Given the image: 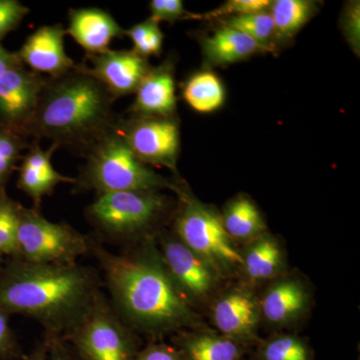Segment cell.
<instances>
[{"label":"cell","instance_id":"28","mask_svg":"<svg viewBox=\"0 0 360 360\" xmlns=\"http://www.w3.org/2000/svg\"><path fill=\"white\" fill-rule=\"evenodd\" d=\"M125 37H129L134 44V51L142 58L160 56L163 44V33L160 25L155 20H148L137 23L129 30H125Z\"/></svg>","mask_w":360,"mask_h":360},{"label":"cell","instance_id":"20","mask_svg":"<svg viewBox=\"0 0 360 360\" xmlns=\"http://www.w3.org/2000/svg\"><path fill=\"white\" fill-rule=\"evenodd\" d=\"M243 258L241 269L252 283H262L274 278L283 269V251L274 236L269 233L248 243Z\"/></svg>","mask_w":360,"mask_h":360},{"label":"cell","instance_id":"5","mask_svg":"<svg viewBox=\"0 0 360 360\" xmlns=\"http://www.w3.org/2000/svg\"><path fill=\"white\" fill-rule=\"evenodd\" d=\"M167 206L158 191H118L97 195L85 217L105 240L131 243L148 233Z\"/></svg>","mask_w":360,"mask_h":360},{"label":"cell","instance_id":"21","mask_svg":"<svg viewBox=\"0 0 360 360\" xmlns=\"http://www.w3.org/2000/svg\"><path fill=\"white\" fill-rule=\"evenodd\" d=\"M176 345L184 360H240L243 354L240 343L212 333L179 336Z\"/></svg>","mask_w":360,"mask_h":360},{"label":"cell","instance_id":"29","mask_svg":"<svg viewBox=\"0 0 360 360\" xmlns=\"http://www.w3.org/2000/svg\"><path fill=\"white\" fill-rule=\"evenodd\" d=\"M25 139L20 134L0 129V191H4L7 180L16 168V163L20 160L21 151L27 146Z\"/></svg>","mask_w":360,"mask_h":360},{"label":"cell","instance_id":"7","mask_svg":"<svg viewBox=\"0 0 360 360\" xmlns=\"http://www.w3.org/2000/svg\"><path fill=\"white\" fill-rule=\"evenodd\" d=\"M63 338L80 360H134L139 352L135 331L122 321L103 290Z\"/></svg>","mask_w":360,"mask_h":360},{"label":"cell","instance_id":"23","mask_svg":"<svg viewBox=\"0 0 360 360\" xmlns=\"http://www.w3.org/2000/svg\"><path fill=\"white\" fill-rule=\"evenodd\" d=\"M316 11V2L309 0H276L269 7L277 40H288L307 25Z\"/></svg>","mask_w":360,"mask_h":360},{"label":"cell","instance_id":"12","mask_svg":"<svg viewBox=\"0 0 360 360\" xmlns=\"http://www.w3.org/2000/svg\"><path fill=\"white\" fill-rule=\"evenodd\" d=\"M89 58L91 66L84 65L85 68L115 98L134 94L150 70L148 59L134 51L108 49Z\"/></svg>","mask_w":360,"mask_h":360},{"label":"cell","instance_id":"10","mask_svg":"<svg viewBox=\"0 0 360 360\" xmlns=\"http://www.w3.org/2000/svg\"><path fill=\"white\" fill-rule=\"evenodd\" d=\"M46 80L23 63L0 77V129L26 137Z\"/></svg>","mask_w":360,"mask_h":360},{"label":"cell","instance_id":"8","mask_svg":"<svg viewBox=\"0 0 360 360\" xmlns=\"http://www.w3.org/2000/svg\"><path fill=\"white\" fill-rule=\"evenodd\" d=\"M89 253V236L70 224L45 219L37 208L20 206L16 257L39 264H75Z\"/></svg>","mask_w":360,"mask_h":360},{"label":"cell","instance_id":"36","mask_svg":"<svg viewBox=\"0 0 360 360\" xmlns=\"http://www.w3.org/2000/svg\"><path fill=\"white\" fill-rule=\"evenodd\" d=\"M49 343V360H75L68 343L60 336L46 335Z\"/></svg>","mask_w":360,"mask_h":360},{"label":"cell","instance_id":"9","mask_svg":"<svg viewBox=\"0 0 360 360\" xmlns=\"http://www.w3.org/2000/svg\"><path fill=\"white\" fill-rule=\"evenodd\" d=\"M117 130L143 165L176 172L180 134L174 118L132 115L127 120L120 118Z\"/></svg>","mask_w":360,"mask_h":360},{"label":"cell","instance_id":"31","mask_svg":"<svg viewBox=\"0 0 360 360\" xmlns=\"http://www.w3.org/2000/svg\"><path fill=\"white\" fill-rule=\"evenodd\" d=\"M26 355L9 326V314L0 310V360H25Z\"/></svg>","mask_w":360,"mask_h":360},{"label":"cell","instance_id":"22","mask_svg":"<svg viewBox=\"0 0 360 360\" xmlns=\"http://www.w3.org/2000/svg\"><path fill=\"white\" fill-rule=\"evenodd\" d=\"M221 220L232 240L250 243L266 233V224L262 213L245 195L233 198L225 206Z\"/></svg>","mask_w":360,"mask_h":360},{"label":"cell","instance_id":"26","mask_svg":"<svg viewBox=\"0 0 360 360\" xmlns=\"http://www.w3.org/2000/svg\"><path fill=\"white\" fill-rule=\"evenodd\" d=\"M20 203L0 191V259L16 257V238L20 224Z\"/></svg>","mask_w":360,"mask_h":360},{"label":"cell","instance_id":"16","mask_svg":"<svg viewBox=\"0 0 360 360\" xmlns=\"http://www.w3.org/2000/svg\"><path fill=\"white\" fill-rule=\"evenodd\" d=\"M58 146L42 149L37 142L33 143L22 158L18 187L32 200L33 208L39 210L45 196L51 195L60 184H75V179L65 176L54 169L51 158Z\"/></svg>","mask_w":360,"mask_h":360},{"label":"cell","instance_id":"24","mask_svg":"<svg viewBox=\"0 0 360 360\" xmlns=\"http://www.w3.org/2000/svg\"><path fill=\"white\" fill-rule=\"evenodd\" d=\"M224 89L217 75L210 71L196 73L184 89V97L188 105L201 113L212 112L224 103Z\"/></svg>","mask_w":360,"mask_h":360},{"label":"cell","instance_id":"4","mask_svg":"<svg viewBox=\"0 0 360 360\" xmlns=\"http://www.w3.org/2000/svg\"><path fill=\"white\" fill-rule=\"evenodd\" d=\"M84 158L85 165L73 184L77 191H96L101 195L172 188V182L155 174L134 155L117 127L97 142Z\"/></svg>","mask_w":360,"mask_h":360},{"label":"cell","instance_id":"35","mask_svg":"<svg viewBox=\"0 0 360 360\" xmlns=\"http://www.w3.org/2000/svg\"><path fill=\"white\" fill-rule=\"evenodd\" d=\"M134 360H184L177 348L163 345L153 343L137 354Z\"/></svg>","mask_w":360,"mask_h":360},{"label":"cell","instance_id":"17","mask_svg":"<svg viewBox=\"0 0 360 360\" xmlns=\"http://www.w3.org/2000/svg\"><path fill=\"white\" fill-rule=\"evenodd\" d=\"M130 111L134 115L172 117L176 110L174 66L169 61L150 68L141 80Z\"/></svg>","mask_w":360,"mask_h":360},{"label":"cell","instance_id":"1","mask_svg":"<svg viewBox=\"0 0 360 360\" xmlns=\"http://www.w3.org/2000/svg\"><path fill=\"white\" fill-rule=\"evenodd\" d=\"M139 250L115 253L89 236V253L98 262L110 302L136 331L160 336L195 323L196 315L180 293L153 239Z\"/></svg>","mask_w":360,"mask_h":360},{"label":"cell","instance_id":"11","mask_svg":"<svg viewBox=\"0 0 360 360\" xmlns=\"http://www.w3.org/2000/svg\"><path fill=\"white\" fill-rule=\"evenodd\" d=\"M160 251L172 281L187 300H201L214 288L217 272L176 236H161Z\"/></svg>","mask_w":360,"mask_h":360},{"label":"cell","instance_id":"14","mask_svg":"<svg viewBox=\"0 0 360 360\" xmlns=\"http://www.w3.org/2000/svg\"><path fill=\"white\" fill-rule=\"evenodd\" d=\"M259 302L250 291L236 288L213 305L212 319L222 335L243 345L257 338Z\"/></svg>","mask_w":360,"mask_h":360},{"label":"cell","instance_id":"34","mask_svg":"<svg viewBox=\"0 0 360 360\" xmlns=\"http://www.w3.org/2000/svg\"><path fill=\"white\" fill-rule=\"evenodd\" d=\"M343 30L354 51H359V2L347 6L343 16Z\"/></svg>","mask_w":360,"mask_h":360},{"label":"cell","instance_id":"6","mask_svg":"<svg viewBox=\"0 0 360 360\" xmlns=\"http://www.w3.org/2000/svg\"><path fill=\"white\" fill-rule=\"evenodd\" d=\"M172 189L181 200L175 219L176 238L207 262L219 276L241 269L240 251L225 231L221 217L182 187L172 184Z\"/></svg>","mask_w":360,"mask_h":360},{"label":"cell","instance_id":"37","mask_svg":"<svg viewBox=\"0 0 360 360\" xmlns=\"http://www.w3.org/2000/svg\"><path fill=\"white\" fill-rule=\"evenodd\" d=\"M20 58L16 52L6 51L4 47L0 46V77L9 68L20 65Z\"/></svg>","mask_w":360,"mask_h":360},{"label":"cell","instance_id":"33","mask_svg":"<svg viewBox=\"0 0 360 360\" xmlns=\"http://www.w3.org/2000/svg\"><path fill=\"white\" fill-rule=\"evenodd\" d=\"M28 13V7L18 0H0V40L15 30Z\"/></svg>","mask_w":360,"mask_h":360},{"label":"cell","instance_id":"19","mask_svg":"<svg viewBox=\"0 0 360 360\" xmlns=\"http://www.w3.org/2000/svg\"><path fill=\"white\" fill-rule=\"evenodd\" d=\"M201 45L206 61L212 65H231L264 52L245 33L225 25L205 37Z\"/></svg>","mask_w":360,"mask_h":360},{"label":"cell","instance_id":"38","mask_svg":"<svg viewBox=\"0 0 360 360\" xmlns=\"http://www.w3.org/2000/svg\"><path fill=\"white\" fill-rule=\"evenodd\" d=\"M49 343L46 336L39 341L33 348L30 354L26 355L25 360H49Z\"/></svg>","mask_w":360,"mask_h":360},{"label":"cell","instance_id":"27","mask_svg":"<svg viewBox=\"0 0 360 360\" xmlns=\"http://www.w3.org/2000/svg\"><path fill=\"white\" fill-rule=\"evenodd\" d=\"M257 360H312L311 350L295 335L274 336L259 347Z\"/></svg>","mask_w":360,"mask_h":360},{"label":"cell","instance_id":"2","mask_svg":"<svg viewBox=\"0 0 360 360\" xmlns=\"http://www.w3.org/2000/svg\"><path fill=\"white\" fill-rule=\"evenodd\" d=\"M91 267L0 259V310L39 322L44 335L65 338L101 291Z\"/></svg>","mask_w":360,"mask_h":360},{"label":"cell","instance_id":"15","mask_svg":"<svg viewBox=\"0 0 360 360\" xmlns=\"http://www.w3.org/2000/svg\"><path fill=\"white\" fill-rule=\"evenodd\" d=\"M65 30L86 51L87 56L103 53L110 49L113 39L125 37V30L113 16L96 7L71 9L70 25Z\"/></svg>","mask_w":360,"mask_h":360},{"label":"cell","instance_id":"18","mask_svg":"<svg viewBox=\"0 0 360 360\" xmlns=\"http://www.w3.org/2000/svg\"><path fill=\"white\" fill-rule=\"evenodd\" d=\"M309 295L300 279H279L265 291L259 302L260 315L272 326H283L302 316L309 307Z\"/></svg>","mask_w":360,"mask_h":360},{"label":"cell","instance_id":"32","mask_svg":"<svg viewBox=\"0 0 360 360\" xmlns=\"http://www.w3.org/2000/svg\"><path fill=\"white\" fill-rule=\"evenodd\" d=\"M150 20L174 23L179 20L191 18V13L186 11L181 0H153L149 4Z\"/></svg>","mask_w":360,"mask_h":360},{"label":"cell","instance_id":"3","mask_svg":"<svg viewBox=\"0 0 360 360\" xmlns=\"http://www.w3.org/2000/svg\"><path fill=\"white\" fill-rule=\"evenodd\" d=\"M115 97L84 65L46 80L26 136L46 139L58 148L85 156L117 127Z\"/></svg>","mask_w":360,"mask_h":360},{"label":"cell","instance_id":"13","mask_svg":"<svg viewBox=\"0 0 360 360\" xmlns=\"http://www.w3.org/2000/svg\"><path fill=\"white\" fill-rule=\"evenodd\" d=\"M65 34L60 23L41 26L28 37L16 53L23 65L34 72L46 73L51 78L61 77L77 65L66 53Z\"/></svg>","mask_w":360,"mask_h":360},{"label":"cell","instance_id":"30","mask_svg":"<svg viewBox=\"0 0 360 360\" xmlns=\"http://www.w3.org/2000/svg\"><path fill=\"white\" fill-rule=\"evenodd\" d=\"M271 1L269 0H229L225 2L219 8L210 11L205 14L191 13V18L193 20H214V18H236V16L246 15V14L259 13L269 9Z\"/></svg>","mask_w":360,"mask_h":360},{"label":"cell","instance_id":"25","mask_svg":"<svg viewBox=\"0 0 360 360\" xmlns=\"http://www.w3.org/2000/svg\"><path fill=\"white\" fill-rule=\"evenodd\" d=\"M222 25L236 28L245 33L257 42L264 52H271L276 49V26L270 15L269 9L259 13L236 16L222 21Z\"/></svg>","mask_w":360,"mask_h":360}]
</instances>
